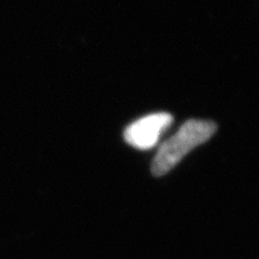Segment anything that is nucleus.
Segmentation results:
<instances>
[{
	"mask_svg": "<svg viewBox=\"0 0 259 259\" xmlns=\"http://www.w3.org/2000/svg\"><path fill=\"white\" fill-rule=\"evenodd\" d=\"M218 126L210 120L186 121L173 137L164 142L158 149L151 164L155 177H161L173 169L192 149L205 143L215 134Z\"/></svg>",
	"mask_w": 259,
	"mask_h": 259,
	"instance_id": "1",
	"label": "nucleus"
},
{
	"mask_svg": "<svg viewBox=\"0 0 259 259\" xmlns=\"http://www.w3.org/2000/svg\"><path fill=\"white\" fill-rule=\"evenodd\" d=\"M173 122L169 113H155L135 121L126 128L125 139L132 147L148 150L157 144L161 135Z\"/></svg>",
	"mask_w": 259,
	"mask_h": 259,
	"instance_id": "2",
	"label": "nucleus"
}]
</instances>
